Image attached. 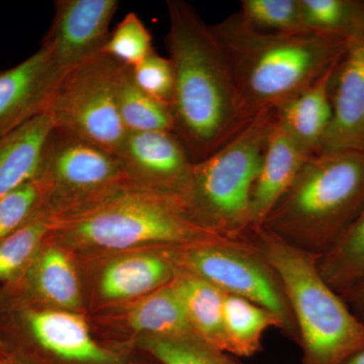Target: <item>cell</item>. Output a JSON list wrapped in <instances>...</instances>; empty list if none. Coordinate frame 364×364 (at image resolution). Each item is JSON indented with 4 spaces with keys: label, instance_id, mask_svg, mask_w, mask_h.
<instances>
[{
    "label": "cell",
    "instance_id": "6da1fadb",
    "mask_svg": "<svg viewBox=\"0 0 364 364\" xmlns=\"http://www.w3.org/2000/svg\"><path fill=\"white\" fill-rule=\"evenodd\" d=\"M166 6V46L176 77L173 134L198 163L221 149L256 117L242 102L210 26L188 2L168 0Z\"/></svg>",
    "mask_w": 364,
    "mask_h": 364
},
{
    "label": "cell",
    "instance_id": "7a4b0ae2",
    "mask_svg": "<svg viewBox=\"0 0 364 364\" xmlns=\"http://www.w3.org/2000/svg\"><path fill=\"white\" fill-rule=\"evenodd\" d=\"M210 28L252 117L279 109L317 82L338 65L350 43L314 31L262 32L239 13Z\"/></svg>",
    "mask_w": 364,
    "mask_h": 364
},
{
    "label": "cell",
    "instance_id": "3957f363",
    "mask_svg": "<svg viewBox=\"0 0 364 364\" xmlns=\"http://www.w3.org/2000/svg\"><path fill=\"white\" fill-rule=\"evenodd\" d=\"M364 208V152L309 158L261 229L301 250L322 255Z\"/></svg>",
    "mask_w": 364,
    "mask_h": 364
},
{
    "label": "cell",
    "instance_id": "277c9868",
    "mask_svg": "<svg viewBox=\"0 0 364 364\" xmlns=\"http://www.w3.org/2000/svg\"><path fill=\"white\" fill-rule=\"evenodd\" d=\"M50 238L73 247H136L228 243L196 224L181 198L131 186L74 214L56 217Z\"/></svg>",
    "mask_w": 364,
    "mask_h": 364
},
{
    "label": "cell",
    "instance_id": "5b68a950",
    "mask_svg": "<svg viewBox=\"0 0 364 364\" xmlns=\"http://www.w3.org/2000/svg\"><path fill=\"white\" fill-rule=\"evenodd\" d=\"M277 273L299 331L301 364H341L364 348V326L318 272L320 255L289 245L267 230L254 236Z\"/></svg>",
    "mask_w": 364,
    "mask_h": 364
},
{
    "label": "cell",
    "instance_id": "8992f818",
    "mask_svg": "<svg viewBox=\"0 0 364 364\" xmlns=\"http://www.w3.org/2000/svg\"><path fill=\"white\" fill-rule=\"evenodd\" d=\"M277 109L262 112L221 149L193 165L184 198L189 217L232 240L251 241L250 200Z\"/></svg>",
    "mask_w": 364,
    "mask_h": 364
},
{
    "label": "cell",
    "instance_id": "52a82bcc",
    "mask_svg": "<svg viewBox=\"0 0 364 364\" xmlns=\"http://www.w3.org/2000/svg\"><path fill=\"white\" fill-rule=\"evenodd\" d=\"M174 268L207 280L223 293L264 306L284 324V336L298 344L299 331L277 273L252 241L160 246Z\"/></svg>",
    "mask_w": 364,
    "mask_h": 364
},
{
    "label": "cell",
    "instance_id": "ba28073f",
    "mask_svg": "<svg viewBox=\"0 0 364 364\" xmlns=\"http://www.w3.org/2000/svg\"><path fill=\"white\" fill-rule=\"evenodd\" d=\"M47 188L46 208L56 217L74 214L134 186L114 153L53 128L37 177Z\"/></svg>",
    "mask_w": 364,
    "mask_h": 364
},
{
    "label": "cell",
    "instance_id": "9c48e42d",
    "mask_svg": "<svg viewBox=\"0 0 364 364\" xmlns=\"http://www.w3.org/2000/svg\"><path fill=\"white\" fill-rule=\"evenodd\" d=\"M122 65L100 51L66 71L45 107L54 128L116 154L128 135L117 105V79Z\"/></svg>",
    "mask_w": 364,
    "mask_h": 364
},
{
    "label": "cell",
    "instance_id": "30bf717a",
    "mask_svg": "<svg viewBox=\"0 0 364 364\" xmlns=\"http://www.w3.org/2000/svg\"><path fill=\"white\" fill-rule=\"evenodd\" d=\"M116 156L134 186L184 203L195 162L173 133H129Z\"/></svg>",
    "mask_w": 364,
    "mask_h": 364
},
{
    "label": "cell",
    "instance_id": "8fae6325",
    "mask_svg": "<svg viewBox=\"0 0 364 364\" xmlns=\"http://www.w3.org/2000/svg\"><path fill=\"white\" fill-rule=\"evenodd\" d=\"M42 47L61 75L102 51L119 9L117 0H57Z\"/></svg>",
    "mask_w": 364,
    "mask_h": 364
},
{
    "label": "cell",
    "instance_id": "7c38bea8",
    "mask_svg": "<svg viewBox=\"0 0 364 364\" xmlns=\"http://www.w3.org/2000/svg\"><path fill=\"white\" fill-rule=\"evenodd\" d=\"M332 117L321 153L364 152V47L351 41L330 85Z\"/></svg>",
    "mask_w": 364,
    "mask_h": 364
},
{
    "label": "cell",
    "instance_id": "4fadbf2b",
    "mask_svg": "<svg viewBox=\"0 0 364 364\" xmlns=\"http://www.w3.org/2000/svg\"><path fill=\"white\" fill-rule=\"evenodd\" d=\"M61 76L42 46L18 65L0 71V139L44 114Z\"/></svg>",
    "mask_w": 364,
    "mask_h": 364
},
{
    "label": "cell",
    "instance_id": "5bb4252c",
    "mask_svg": "<svg viewBox=\"0 0 364 364\" xmlns=\"http://www.w3.org/2000/svg\"><path fill=\"white\" fill-rule=\"evenodd\" d=\"M310 157L280 124L277 114L262 166L251 193V227L254 236Z\"/></svg>",
    "mask_w": 364,
    "mask_h": 364
},
{
    "label": "cell",
    "instance_id": "9a60e30c",
    "mask_svg": "<svg viewBox=\"0 0 364 364\" xmlns=\"http://www.w3.org/2000/svg\"><path fill=\"white\" fill-rule=\"evenodd\" d=\"M31 298L58 310L77 311L81 291L75 268L59 246L44 244L37 257L18 282Z\"/></svg>",
    "mask_w": 364,
    "mask_h": 364
},
{
    "label": "cell",
    "instance_id": "2e32d148",
    "mask_svg": "<svg viewBox=\"0 0 364 364\" xmlns=\"http://www.w3.org/2000/svg\"><path fill=\"white\" fill-rule=\"evenodd\" d=\"M176 268L159 249L112 261L102 272L100 294L112 301L140 299L170 284Z\"/></svg>",
    "mask_w": 364,
    "mask_h": 364
},
{
    "label": "cell",
    "instance_id": "e0dca14e",
    "mask_svg": "<svg viewBox=\"0 0 364 364\" xmlns=\"http://www.w3.org/2000/svg\"><path fill=\"white\" fill-rule=\"evenodd\" d=\"M336 66L277 109L280 124L311 156L318 154L331 121L330 85Z\"/></svg>",
    "mask_w": 364,
    "mask_h": 364
},
{
    "label": "cell",
    "instance_id": "ac0fdd59",
    "mask_svg": "<svg viewBox=\"0 0 364 364\" xmlns=\"http://www.w3.org/2000/svg\"><path fill=\"white\" fill-rule=\"evenodd\" d=\"M51 117L41 114L0 139V200L37 177Z\"/></svg>",
    "mask_w": 364,
    "mask_h": 364
},
{
    "label": "cell",
    "instance_id": "d6986e66",
    "mask_svg": "<svg viewBox=\"0 0 364 364\" xmlns=\"http://www.w3.org/2000/svg\"><path fill=\"white\" fill-rule=\"evenodd\" d=\"M173 284L196 336L229 353L224 321L225 293L207 280L176 268Z\"/></svg>",
    "mask_w": 364,
    "mask_h": 364
},
{
    "label": "cell",
    "instance_id": "ffe728a7",
    "mask_svg": "<svg viewBox=\"0 0 364 364\" xmlns=\"http://www.w3.org/2000/svg\"><path fill=\"white\" fill-rule=\"evenodd\" d=\"M127 321L131 328L142 335L166 337L196 335L173 280L136 299L129 309Z\"/></svg>",
    "mask_w": 364,
    "mask_h": 364
},
{
    "label": "cell",
    "instance_id": "44dd1931",
    "mask_svg": "<svg viewBox=\"0 0 364 364\" xmlns=\"http://www.w3.org/2000/svg\"><path fill=\"white\" fill-rule=\"evenodd\" d=\"M224 321L229 353L241 358H251L262 348V338L269 328H277L282 334V318L248 299L225 294Z\"/></svg>",
    "mask_w": 364,
    "mask_h": 364
},
{
    "label": "cell",
    "instance_id": "7402d4cb",
    "mask_svg": "<svg viewBox=\"0 0 364 364\" xmlns=\"http://www.w3.org/2000/svg\"><path fill=\"white\" fill-rule=\"evenodd\" d=\"M117 105L129 133L174 131L171 109L144 92L134 78L133 68L122 65L117 79Z\"/></svg>",
    "mask_w": 364,
    "mask_h": 364
},
{
    "label": "cell",
    "instance_id": "603a6c76",
    "mask_svg": "<svg viewBox=\"0 0 364 364\" xmlns=\"http://www.w3.org/2000/svg\"><path fill=\"white\" fill-rule=\"evenodd\" d=\"M56 225V215L41 210L20 229L0 241V282L14 284L25 274Z\"/></svg>",
    "mask_w": 364,
    "mask_h": 364
},
{
    "label": "cell",
    "instance_id": "cb8c5ba5",
    "mask_svg": "<svg viewBox=\"0 0 364 364\" xmlns=\"http://www.w3.org/2000/svg\"><path fill=\"white\" fill-rule=\"evenodd\" d=\"M318 268L338 294L364 279V208L339 240L320 255Z\"/></svg>",
    "mask_w": 364,
    "mask_h": 364
},
{
    "label": "cell",
    "instance_id": "d4e9b609",
    "mask_svg": "<svg viewBox=\"0 0 364 364\" xmlns=\"http://www.w3.org/2000/svg\"><path fill=\"white\" fill-rule=\"evenodd\" d=\"M308 30L359 41L364 33V1L354 0H301Z\"/></svg>",
    "mask_w": 364,
    "mask_h": 364
},
{
    "label": "cell",
    "instance_id": "484cf974",
    "mask_svg": "<svg viewBox=\"0 0 364 364\" xmlns=\"http://www.w3.org/2000/svg\"><path fill=\"white\" fill-rule=\"evenodd\" d=\"M139 347L160 364H241L232 354L210 346L196 335H143Z\"/></svg>",
    "mask_w": 364,
    "mask_h": 364
},
{
    "label": "cell",
    "instance_id": "4316f807",
    "mask_svg": "<svg viewBox=\"0 0 364 364\" xmlns=\"http://www.w3.org/2000/svg\"><path fill=\"white\" fill-rule=\"evenodd\" d=\"M240 6L243 20L262 32L310 31L304 23L301 0H242Z\"/></svg>",
    "mask_w": 364,
    "mask_h": 364
},
{
    "label": "cell",
    "instance_id": "83f0119b",
    "mask_svg": "<svg viewBox=\"0 0 364 364\" xmlns=\"http://www.w3.org/2000/svg\"><path fill=\"white\" fill-rule=\"evenodd\" d=\"M47 188L39 178L14 189L0 200V241L44 210Z\"/></svg>",
    "mask_w": 364,
    "mask_h": 364
},
{
    "label": "cell",
    "instance_id": "f1b7e54d",
    "mask_svg": "<svg viewBox=\"0 0 364 364\" xmlns=\"http://www.w3.org/2000/svg\"><path fill=\"white\" fill-rule=\"evenodd\" d=\"M154 51L152 36L138 14H127L114 28L102 52L132 68Z\"/></svg>",
    "mask_w": 364,
    "mask_h": 364
},
{
    "label": "cell",
    "instance_id": "f546056e",
    "mask_svg": "<svg viewBox=\"0 0 364 364\" xmlns=\"http://www.w3.org/2000/svg\"><path fill=\"white\" fill-rule=\"evenodd\" d=\"M134 78L139 87L153 100L171 109L176 77L171 60L153 51L133 68Z\"/></svg>",
    "mask_w": 364,
    "mask_h": 364
},
{
    "label": "cell",
    "instance_id": "4dcf8cb0",
    "mask_svg": "<svg viewBox=\"0 0 364 364\" xmlns=\"http://www.w3.org/2000/svg\"><path fill=\"white\" fill-rule=\"evenodd\" d=\"M339 296L350 312L364 326V279Z\"/></svg>",
    "mask_w": 364,
    "mask_h": 364
},
{
    "label": "cell",
    "instance_id": "1f68e13d",
    "mask_svg": "<svg viewBox=\"0 0 364 364\" xmlns=\"http://www.w3.org/2000/svg\"><path fill=\"white\" fill-rule=\"evenodd\" d=\"M0 364H36L23 354L9 352L7 355L0 358Z\"/></svg>",
    "mask_w": 364,
    "mask_h": 364
},
{
    "label": "cell",
    "instance_id": "d6a6232c",
    "mask_svg": "<svg viewBox=\"0 0 364 364\" xmlns=\"http://www.w3.org/2000/svg\"><path fill=\"white\" fill-rule=\"evenodd\" d=\"M341 364H364V348L354 353Z\"/></svg>",
    "mask_w": 364,
    "mask_h": 364
},
{
    "label": "cell",
    "instance_id": "836d02e7",
    "mask_svg": "<svg viewBox=\"0 0 364 364\" xmlns=\"http://www.w3.org/2000/svg\"><path fill=\"white\" fill-rule=\"evenodd\" d=\"M9 347L4 341V338H2L1 334H0V358H4V356L7 355L9 353Z\"/></svg>",
    "mask_w": 364,
    "mask_h": 364
},
{
    "label": "cell",
    "instance_id": "e575fe53",
    "mask_svg": "<svg viewBox=\"0 0 364 364\" xmlns=\"http://www.w3.org/2000/svg\"><path fill=\"white\" fill-rule=\"evenodd\" d=\"M358 42H360L361 44H363V47H364V33H363V37H361V39L358 41Z\"/></svg>",
    "mask_w": 364,
    "mask_h": 364
}]
</instances>
